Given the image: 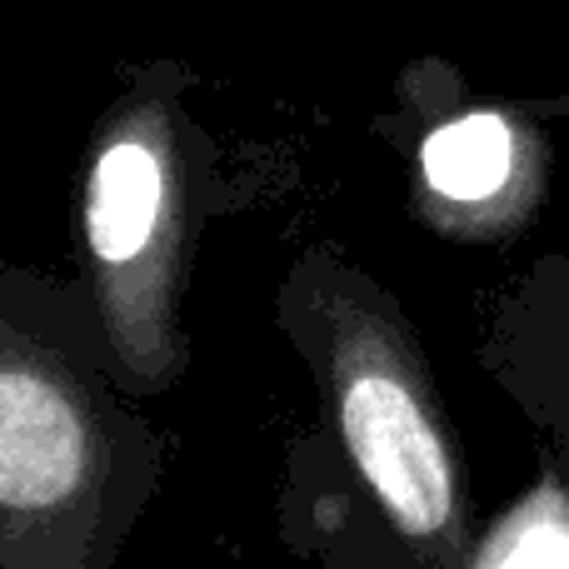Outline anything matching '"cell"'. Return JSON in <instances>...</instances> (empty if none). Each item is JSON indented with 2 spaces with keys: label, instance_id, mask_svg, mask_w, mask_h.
Wrapping results in <instances>:
<instances>
[{
  "label": "cell",
  "instance_id": "6",
  "mask_svg": "<svg viewBox=\"0 0 569 569\" xmlns=\"http://www.w3.org/2000/svg\"><path fill=\"white\" fill-rule=\"evenodd\" d=\"M465 569H569V470L550 450L535 480L475 530Z\"/></svg>",
  "mask_w": 569,
  "mask_h": 569
},
{
  "label": "cell",
  "instance_id": "7",
  "mask_svg": "<svg viewBox=\"0 0 569 569\" xmlns=\"http://www.w3.org/2000/svg\"><path fill=\"white\" fill-rule=\"evenodd\" d=\"M565 106H569V100H565Z\"/></svg>",
  "mask_w": 569,
  "mask_h": 569
},
{
  "label": "cell",
  "instance_id": "4",
  "mask_svg": "<svg viewBox=\"0 0 569 569\" xmlns=\"http://www.w3.org/2000/svg\"><path fill=\"white\" fill-rule=\"evenodd\" d=\"M550 146L505 106H460L415 146L425 220L455 240H515L545 200Z\"/></svg>",
  "mask_w": 569,
  "mask_h": 569
},
{
  "label": "cell",
  "instance_id": "3",
  "mask_svg": "<svg viewBox=\"0 0 569 569\" xmlns=\"http://www.w3.org/2000/svg\"><path fill=\"white\" fill-rule=\"evenodd\" d=\"M196 206L176 146L156 126H126L96 150L80 206L86 295L116 375L136 400H160L190 370L180 305L190 290Z\"/></svg>",
  "mask_w": 569,
  "mask_h": 569
},
{
  "label": "cell",
  "instance_id": "2",
  "mask_svg": "<svg viewBox=\"0 0 569 569\" xmlns=\"http://www.w3.org/2000/svg\"><path fill=\"white\" fill-rule=\"evenodd\" d=\"M276 330L320 390V425L420 569H465L475 500L420 330L380 280L330 246L280 280Z\"/></svg>",
  "mask_w": 569,
  "mask_h": 569
},
{
  "label": "cell",
  "instance_id": "1",
  "mask_svg": "<svg viewBox=\"0 0 569 569\" xmlns=\"http://www.w3.org/2000/svg\"><path fill=\"white\" fill-rule=\"evenodd\" d=\"M166 465L86 284L0 266V569H116Z\"/></svg>",
  "mask_w": 569,
  "mask_h": 569
},
{
  "label": "cell",
  "instance_id": "5",
  "mask_svg": "<svg viewBox=\"0 0 569 569\" xmlns=\"http://www.w3.org/2000/svg\"><path fill=\"white\" fill-rule=\"evenodd\" d=\"M475 360L569 470V256L535 260L500 290Z\"/></svg>",
  "mask_w": 569,
  "mask_h": 569
}]
</instances>
